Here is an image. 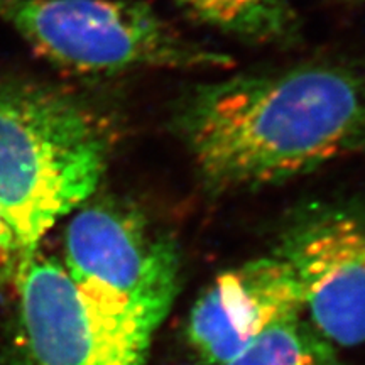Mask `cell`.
Returning <instances> with one entry per match:
<instances>
[{
	"label": "cell",
	"mask_w": 365,
	"mask_h": 365,
	"mask_svg": "<svg viewBox=\"0 0 365 365\" xmlns=\"http://www.w3.org/2000/svg\"><path fill=\"white\" fill-rule=\"evenodd\" d=\"M171 125L208 188L293 180L365 148V68L309 61L198 85Z\"/></svg>",
	"instance_id": "cell-1"
},
{
	"label": "cell",
	"mask_w": 365,
	"mask_h": 365,
	"mask_svg": "<svg viewBox=\"0 0 365 365\" xmlns=\"http://www.w3.org/2000/svg\"><path fill=\"white\" fill-rule=\"evenodd\" d=\"M110 149L107 122L83 100L51 85L0 80V208L22 261L93 196Z\"/></svg>",
	"instance_id": "cell-2"
},
{
	"label": "cell",
	"mask_w": 365,
	"mask_h": 365,
	"mask_svg": "<svg viewBox=\"0 0 365 365\" xmlns=\"http://www.w3.org/2000/svg\"><path fill=\"white\" fill-rule=\"evenodd\" d=\"M0 21L41 56L78 75L232 65L227 53L186 38L137 0H0Z\"/></svg>",
	"instance_id": "cell-3"
},
{
	"label": "cell",
	"mask_w": 365,
	"mask_h": 365,
	"mask_svg": "<svg viewBox=\"0 0 365 365\" xmlns=\"http://www.w3.org/2000/svg\"><path fill=\"white\" fill-rule=\"evenodd\" d=\"M63 266L93 307L149 339L176 298V244L154 234L139 210L118 200L75 210Z\"/></svg>",
	"instance_id": "cell-4"
},
{
	"label": "cell",
	"mask_w": 365,
	"mask_h": 365,
	"mask_svg": "<svg viewBox=\"0 0 365 365\" xmlns=\"http://www.w3.org/2000/svg\"><path fill=\"white\" fill-rule=\"evenodd\" d=\"M16 284V365H144L149 336L93 307L56 259L38 250Z\"/></svg>",
	"instance_id": "cell-5"
},
{
	"label": "cell",
	"mask_w": 365,
	"mask_h": 365,
	"mask_svg": "<svg viewBox=\"0 0 365 365\" xmlns=\"http://www.w3.org/2000/svg\"><path fill=\"white\" fill-rule=\"evenodd\" d=\"M276 255L293 271L314 330L331 345H364L365 213L309 205L282 228Z\"/></svg>",
	"instance_id": "cell-6"
},
{
	"label": "cell",
	"mask_w": 365,
	"mask_h": 365,
	"mask_svg": "<svg viewBox=\"0 0 365 365\" xmlns=\"http://www.w3.org/2000/svg\"><path fill=\"white\" fill-rule=\"evenodd\" d=\"M303 299L293 271L281 257H261L220 274L196 299L188 340L210 365H225L261 333L301 317Z\"/></svg>",
	"instance_id": "cell-7"
},
{
	"label": "cell",
	"mask_w": 365,
	"mask_h": 365,
	"mask_svg": "<svg viewBox=\"0 0 365 365\" xmlns=\"http://www.w3.org/2000/svg\"><path fill=\"white\" fill-rule=\"evenodd\" d=\"M195 19L259 44L289 46L299 38L289 0H175Z\"/></svg>",
	"instance_id": "cell-8"
},
{
	"label": "cell",
	"mask_w": 365,
	"mask_h": 365,
	"mask_svg": "<svg viewBox=\"0 0 365 365\" xmlns=\"http://www.w3.org/2000/svg\"><path fill=\"white\" fill-rule=\"evenodd\" d=\"M225 365H339V359L330 341L294 317L267 328Z\"/></svg>",
	"instance_id": "cell-9"
},
{
	"label": "cell",
	"mask_w": 365,
	"mask_h": 365,
	"mask_svg": "<svg viewBox=\"0 0 365 365\" xmlns=\"http://www.w3.org/2000/svg\"><path fill=\"white\" fill-rule=\"evenodd\" d=\"M22 252L16 232L0 208V286L16 279L22 266Z\"/></svg>",
	"instance_id": "cell-10"
},
{
	"label": "cell",
	"mask_w": 365,
	"mask_h": 365,
	"mask_svg": "<svg viewBox=\"0 0 365 365\" xmlns=\"http://www.w3.org/2000/svg\"><path fill=\"white\" fill-rule=\"evenodd\" d=\"M360 2H365V0H360Z\"/></svg>",
	"instance_id": "cell-11"
}]
</instances>
